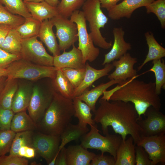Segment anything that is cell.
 <instances>
[{"mask_svg": "<svg viewBox=\"0 0 165 165\" xmlns=\"http://www.w3.org/2000/svg\"><path fill=\"white\" fill-rule=\"evenodd\" d=\"M99 103L93 119L95 123L101 124L103 134L105 135L108 134V127L111 126L123 141L130 135L136 145L141 139V134L138 114L134 105L120 101L109 102L101 99Z\"/></svg>", "mask_w": 165, "mask_h": 165, "instance_id": "obj_1", "label": "cell"}, {"mask_svg": "<svg viewBox=\"0 0 165 165\" xmlns=\"http://www.w3.org/2000/svg\"><path fill=\"white\" fill-rule=\"evenodd\" d=\"M136 77L123 81L113 89L106 90L101 99L132 103L140 119L150 106L160 110L161 103L156 90L155 83L146 82L135 79Z\"/></svg>", "mask_w": 165, "mask_h": 165, "instance_id": "obj_2", "label": "cell"}, {"mask_svg": "<svg viewBox=\"0 0 165 165\" xmlns=\"http://www.w3.org/2000/svg\"><path fill=\"white\" fill-rule=\"evenodd\" d=\"M75 110L72 99L55 93L40 122L38 130L43 133L60 135L72 120Z\"/></svg>", "mask_w": 165, "mask_h": 165, "instance_id": "obj_3", "label": "cell"}, {"mask_svg": "<svg viewBox=\"0 0 165 165\" xmlns=\"http://www.w3.org/2000/svg\"><path fill=\"white\" fill-rule=\"evenodd\" d=\"M82 8L85 18L89 22V33L94 44L104 49L110 48L112 46V41L107 42L100 31L107 23L108 18L101 10L99 1L86 0Z\"/></svg>", "mask_w": 165, "mask_h": 165, "instance_id": "obj_4", "label": "cell"}, {"mask_svg": "<svg viewBox=\"0 0 165 165\" xmlns=\"http://www.w3.org/2000/svg\"><path fill=\"white\" fill-rule=\"evenodd\" d=\"M8 79H24L36 80L43 78L54 79L58 68L37 64L22 58L11 63L7 68Z\"/></svg>", "mask_w": 165, "mask_h": 165, "instance_id": "obj_5", "label": "cell"}, {"mask_svg": "<svg viewBox=\"0 0 165 165\" xmlns=\"http://www.w3.org/2000/svg\"><path fill=\"white\" fill-rule=\"evenodd\" d=\"M90 127V131L82 137L80 145L86 149L100 150L101 154L108 152L116 160L117 150L122 141L121 136L108 133L104 136L99 133L96 124Z\"/></svg>", "mask_w": 165, "mask_h": 165, "instance_id": "obj_6", "label": "cell"}, {"mask_svg": "<svg viewBox=\"0 0 165 165\" xmlns=\"http://www.w3.org/2000/svg\"><path fill=\"white\" fill-rule=\"evenodd\" d=\"M70 17V20L77 25L79 41L78 48L82 52L83 63L86 64L87 61H94L99 56L100 51L99 48L94 46L91 36L87 32L86 20L82 11H75Z\"/></svg>", "mask_w": 165, "mask_h": 165, "instance_id": "obj_7", "label": "cell"}, {"mask_svg": "<svg viewBox=\"0 0 165 165\" xmlns=\"http://www.w3.org/2000/svg\"><path fill=\"white\" fill-rule=\"evenodd\" d=\"M38 37L23 39L20 52L22 58L37 64L53 66V56L48 53Z\"/></svg>", "mask_w": 165, "mask_h": 165, "instance_id": "obj_8", "label": "cell"}, {"mask_svg": "<svg viewBox=\"0 0 165 165\" xmlns=\"http://www.w3.org/2000/svg\"><path fill=\"white\" fill-rule=\"evenodd\" d=\"M50 20L56 27L60 50L68 49L78 40L77 25L68 18L59 14Z\"/></svg>", "mask_w": 165, "mask_h": 165, "instance_id": "obj_9", "label": "cell"}, {"mask_svg": "<svg viewBox=\"0 0 165 165\" xmlns=\"http://www.w3.org/2000/svg\"><path fill=\"white\" fill-rule=\"evenodd\" d=\"M60 135L46 134L39 131L34 132L32 147L36 154L42 157L48 164L60 151Z\"/></svg>", "mask_w": 165, "mask_h": 165, "instance_id": "obj_10", "label": "cell"}, {"mask_svg": "<svg viewBox=\"0 0 165 165\" xmlns=\"http://www.w3.org/2000/svg\"><path fill=\"white\" fill-rule=\"evenodd\" d=\"M145 119L139 120L141 135L150 136L165 134V115L152 107H148Z\"/></svg>", "mask_w": 165, "mask_h": 165, "instance_id": "obj_11", "label": "cell"}, {"mask_svg": "<svg viewBox=\"0 0 165 165\" xmlns=\"http://www.w3.org/2000/svg\"><path fill=\"white\" fill-rule=\"evenodd\" d=\"M165 134L145 136L141 135L136 145L142 147L148 153L152 165L165 163Z\"/></svg>", "mask_w": 165, "mask_h": 165, "instance_id": "obj_12", "label": "cell"}, {"mask_svg": "<svg viewBox=\"0 0 165 165\" xmlns=\"http://www.w3.org/2000/svg\"><path fill=\"white\" fill-rule=\"evenodd\" d=\"M55 93H45L36 86L33 88L27 108L29 115L37 125L41 120L52 101Z\"/></svg>", "mask_w": 165, "mask_h": 165, "instance_id": "obj_13", "label": "cell"}, {"mask_svg": "<svg viewBox=\"0 0 165 165\" xmlns=\"http://www.w3.org/2000/svg\"><path fill=\"white\" fill-rule=\"evenodd\" d=\"M118 60L112 61V64L115 67V69L108 75L110 80L124 81L137 77V71L134 68L138 61L137 58L132 57L130 53H127Z\"/></svg>", "mask_w": 165, "mask_h": 165, "instance_id": "obj_14", "label": "cell"}, {"mask_svg": "<svg viewBox=\"0 0 165 165\" xmlns=\"http://www.w3.org/2000/svg\"><path fill=\"white\" fill-rule=\"evenodd\" d=\"M114 41L110 51L105 55L103 65L118 60L131 49V45L126 42L124 36L125 32L122 27L115 28L112 31Z\"/></svg>", "mask_w": 165, "mask_h": 165, "instance_id": "obj_15", "label": "cell"}, {"mask_svg": "<svg viewBox=\"0 0 165 165\" xmlns=\"http://www.w3.org/2000/svg\"><path fill=\"white\" fill-rule=\"evenodd\" d=\"M86 72L84 78L79 86L75 89L72 99L78 97L96 80L104 76L108 75V73L114 68L112 64H105L104 68L101 69H96L86 63Z\"/></svg>", "mask_w": 165, "mask_h": 165, "instance_id": "obj_16", "label": "cell"}, {"mask_svg": "<svg viewBox=\"0 0 165 165\" xmlns=\"http://www.w3.org/2000/svg\"><path fill=\"white\" fill-rule=\"evenodd\" d=\"M72 46L70 51L64 50L61 54L53 56V66L58 69L64 68L79 69L86 67L81 51L74 44Z\"/></svg>", "mask_w": 165, "mask_h": 165, "instance_id": "obj_17", "label": "cell"}, {"mask_svg": "<svg viewBox=\"0 0 165 165\" xmlns=\"http://www.w3.org/2000/svg\"><path fill=\"white\" fill-rule=\"evenodd\" d=\"M155 0H123L108 11V16L113 20H119L123 17L130 18L137 9L145 6Z\"/></svg>", "mask_w": 165, "mask_h": 165, "instance_id": "obj_18", "label": "cell"}, {"mask_svg": "<svg viewBox=\"0 0 165 165\" xmlns=\"http://www.w3.org/2000/svg\"><path fill=\"white\" fill-rule=\"evenodd\" d=\"M67 165H90L96 155L80 145H71L66 148Z\"/></svg>", "mask_w": 165, "mask_h": 165, "instance_id": "obj_19", "label": "cell"}, {"mask_svg": "<svg viewBox=\"0 0 165 165\" xmlns=\"http://www.w3.org/2000/svg\"><path fill=\"white\" fill-rule=\"evenodd\" d=\"M53 25L50 20L43 21L41 23L38 37L47 47L53 56L61 54L56 37L53 29Z\"/></svg>", "mask_w": 165, "mask_h": 165, "instance_id": "obj_20", "label": "cell"}, {"mask_svg": "<svg viewBox=\"0 0 165 165\" xmlns=\"http://www.w3.org/2000/svg\"><path fill=\"white\" fill-rule=\"evenodd\" d=\"M135 145L131 136L122 140L117 151L115 165H135Z\"/></svg>", "mask_w": 165, "mask_h": 165, "instance_id": "obj_21", "label": "cell"}, {"mask_svg": "<svg viewBox=\"0 0 165 165\" xmlns=\"http://www.w3.org/2000/svg\"><path fill=\"white\" fill-rule=\"evenodd\" d=\"M32 17L42 22L59 14L56 7L51 6L45 1L39 2H25Z\"/></svg>", "mask_w": 165, "mask_h": 165, "instance_id": "obj_22", "label": "cell"}, {"mask_svg": "<svg viewBox=\"0 0 165 165\" xmlns=\"http://www.w3.org/2000/svg\"><path fill=\"white\" fill-rule=\"evenodd\" d=\"M122 81L120 80H110L109 82L101 83L91 90H86L77 97L88 105L91 111L94 113L96 110V103L104 92L110 87L120 83Z\"/></svg>", "mask_w": 165, "mask_h": 165, "instance_id": "obj_23", "label": "cell"}, {"mask_svg": "<svg viewBox=\"0 0 165 165\" xmlns=\"http://www.w3.org/2000/svg\"><path fill=\"white\" fill-rule=\"evenodd\" d=\"M148 50L146 57L141 65L138 68L140 71L148 62L156 60L161 59L165 57V49L160 45L155 38L153 34L148 31L145 34Z\"/></svg>", "mask_w": 165, "mask_h": 165, "instance_id": "obj_24", "label": "cell"}, {"mask_svg": "<svg viewBox=\"0 0 165 165\" xmlns=\"http://www.w3.org/2000/svg\"><path fill=\"white\" fill-rule=\"evenodd\" d=\"M12 119L10 130L16 133L38 129L37 125L28 115L25 110L15 113Z\"/></svg>", "mask_w": 165, "mask_h": 165, "instance_id": "obj_25", "label": "cell"}, {"mask_svg": "<svg viewBox=\"0 0 165 165\" xmlns=\"http://www.w3.org/2000/svg\"><path fill=\"white\" fill-rule=\"evenodd\" d=\"M32 90L26 86H20L13 98L12 110L15 113L25 110L28 108L31 99Z\"/></svg>", "mask_w": 165, "mask_h": 165, "instance_id": "obj_26", "label": "cell"}, {"mask_svg": "<svg viewBox=\"0 0 165 165\" xmlns=\"http://www.w3.org/2000/svg\"><path fill=\"white\" fill-rule=\"evenodd\" d=\"M72 100L75 110L74 116L78 119V124L83 127H86L88 124L90 126L95 124L88 105L77 97Z\"/></svg>", "mask_w": 165, "mask_h": 165, "instance_id": "obj_27", "label": "cell"}, {"mask_svg": "<svg viewBox=\"0 0 165 165\" xmlns=\"http://www.w3.org/2000/svg\"><path fill=\"white\" fill-rule=\"evenodd\" d=\"M89 130L87 126H82L78 123L76 125L69 123L60 135L61 142L59 151L65 147L68 143L72 141L78 140Z\"/></svg>", "mask_w": 165, "mask_h": 165, "instance_id": "obj_28", "label": "cell"}, {"mask_svg": "<svg viewBox=\"0 0 165 165\" xmlns=\"http://www.w3.org/2000/svg\"><path fill=\"white\" fill-rule=\"evenodd\" d=\"M23 39L16 28L10 29L0 47L8 53L20 54Z\"/></svg>", "mask_w": 165, "mask_h": 165, "instance_id": "obj_29", "label": "cell"}, {"mask_svg": "<svg viewBox=\"0 0 165 165\" xmlns=\"http://www.w3.org/2000/svg\"><path fill=\"white\" fill-rule=\"evenodd\" d=\"M41 23L32 16L25 19L24 22L16 29L23 39L38 37Z\"/></svg>", "mask_w": 165, "mask_h": 165, "instance_id": "obj_30", "label": "cell"}, {"mask_svg": "<svg viewBox=\"0 0 165 165\" xmlns=\"http://www.w3.org/2000/svg\"><path fill=\"white\" fill-rule=\"evenodd\" d=\"M34 132V130H27L16 133L12 143L9 155L18 156V152L20 147L25 145L32 147Z\"/></svg>", "mask_w": 165, "mask_h": 165, "instance_id": "obj_31", "label": "cell"}, {"mask_svg": "<svg viewBox=\"0 0 165 165\" xmlns=\"http://www.w3.org/2000/svg\"><path fill=\"white\" fill-rule=\"evenodd\" d=\"M53 79L59 93L65 98L72 99L75 89L60 69L57 70L56 77Z\"/></svg>", "mask_w": 165, "mask_h": 165, "instance_id": "obj_32", "label": "cell"}, {"mask_svg": "<svg viewBox=\"0 0 165 165\" xmlns=\"http://www.w3.org/2000/svg\"><path fill=\"white\" fill-rule=\"evenodd\" d=\"M153 66L149 70L155 74V89L159 95L161 93L162 89L165 88V63L163 59H159L152 61Z\"/></svg>", "mask_w": 165, "mask_h": 165, "instance_id": "obj_33", "label": "cell"}, {"mask_svg": "<svg viewBox=\"0 0 165 165\" xmlns=\"http://www.w3.org/2000/svg\"><path fill=\"white\" fill-rule=\"evenodd\" d=\"M25 21L24 18L12 13L0 3V25L8 27L11 29L16 28Z\"/></svg>", "mask_w": 165, "mask_h": 165, "instance_id": "obj_34", "label": "cell"}, {"mask_svg": "<svg viewBox=\"0 0 165 165\" xmlns=\"http://www.w3.org/2000/svg\"><path fill=\"white\" fill-rule=\"evenodd\" d=\"M15 79H8L4 89L0 93V105L3 108L12 109L14 96L18 87Z\"/></svg>", "mask_w": 165, "mask_h": 165, "instance_id": "obj_35", "label": "cell"}, {"mask_svg": "<svg viewBox=\"0 0 165 165\" xmlns=\"http://www.w3.org/2000/svg\"><path fill=\"white\" fill-rule=\"evenodd\" d=\"M0 3L13 14L25 19L32 17L23 0H0Z\"/></svg>", "mask_w": 165, "mask_h": 165, "instance_id": "obj_36", "label": "cell"}, {"mask_svg": "<svg viewBox=\"0 0 165 165\" xmlns=\"http://www.w3.org/2000/svg\"><path fill=\"white\" fill-rule=\"evenodd\" d=\"M86 0H61L57 7L59 14L70 17L72 13L82 7Z\"/></svg>", "mask_w": 165, "mask_h": 165, "instance_id": "obj_37", "label": "cell"}, {"mask_svg": "<svg viewBox=\"0 0 165 165\" xmlns=\"http://www.w3.org/2000/svg\"><path fill=\"white\" fill-rule=\"evenodd\" d=\"M148 14H154L160 21L161 27L165 28V0H156L145 6Z\"/></svg>", "mask_w": 165, "mask_h": 165, "instance_id": "obj_38", "label": "cell"}, {"mask_svg": "<svg viewBox=\"0 0 165 165\" xmlns=\"http://www.w3.org/2000/svg\"><path fill=\"white\" fill-rule=\"evenodd\" d=\"M60 69L74 89L78 87L81 83L86 72V67L79 69L64 68Z\"/></svg>", "mask_w": 165, "mask_h": 165, "instance_id": "obj_39", "label": "cell"}, {"mask_svg": "<svg viewBox=\"0 0 165 165\" xmlns=\"http://www.w3.org/2000/svg\"><path fill=\"white\" fill-rule=\"evenodd\" d=\"M16 134L11 130H0V156L9 152Z\"/></svg>", "mask_w": 165, "mask_h": 165, "instance_id": "obj_40", "label": "cell"}, {"mask_svg": "<svg viewBox=\"0 0 165 165\" xmlns=\"http://www.w3.org/2000/svg\"><path fill=\"white\" fill-rule=\"evenodd\" d=\"M14 114L12 109L5 108L0 105V130H10L11 121Z\"/></svg>", "mask_w": 165, "mask_h": 165, "instance_id": "obj_41", "label": "cell"}, {"mask_svg": "<svg viewBox=\"0 0 165 165\" xmlns=\"http://www.w3.org/2000/svg\"><path fill=\"white\" fill-rule=\"evenodd\" d=\"M28 161L25 158L17 156H0V165H28Z\"/></svg>", "mask_w": 165, "mask_h": 165, "instance_id": "obj_42", "label": "cell"}, {"mask_svg": "<svg viewBox=\"0 0 165 165\" xmlns=\"http://www.w3.org/2000/svg\"><path fill=\"white\" fill-rule=\"evenodd\" d=\"M21 58L20 54L8 53L0 47V67L6 68L12 63Z\"/></svg>", "mask_w": 165, "mask_h": 165, "instance_id": "obj_43", "label": "cell"}, {"mask_svg": "<svg viewBox=\"0 0 165 165\" xmlns=\"http://www.w3.org/2000/svg\"><path fill=\"white\" fill-rule=\"evenodd\" d=\"M135 150V165H152L148 154L142 147L136 145Z\"/></svg>", "mask_w": 165, "mask_h": 165, "instance_id": "obj_44", "label": "cell"}, {"mask_svg": "<svg viewBox=\"0 0 165 165\" xmlns=\"http://www.w3.org/2000/svg\"><path fill=\"white\" fill-rule=\"evenodd\" d=\"M115 160L112 156L104 154L96 155L91 160L90 165H115Z\"/></svg>", "mask_w": 165, "mask_h": 165, "instance_id": "obj_45", "label": "cell"}, {"mask_svg": "<svg viewBox=\"0 0 165 165\" xmlns=\"http://www.w3.org/2000/svg\"><path fill=\"white\" fill-rule=\"evenodd\" d=\"M55 165H67L66 148L65 147L60 150L57 157Z\"/></svg>", "mask_w": 165, "mask_h": 165, "instance_id": "obj_46", "label": "cell"}, {"mask_svg": "<svg viewBox=\"0 0 165 165\" xmlns=\"http://www.w3.org/2000/svg\"><path fill=\"white\" fill-rule=\"evenodd\" d=\"M98 0L100 3L101 7L105 8L108 11L115 6L119 1L122 0Z\"/></svg>", "mask_w": 165, "mask_h": 165, "instance_id": "obj_47", "label": "cell"}, {"mask_svg": "<svg viewBox=\"0 0 165 165\" xmlns=\"http://www.w3.org/2000/svg\"><path fill=\"white\" fill-rule=\"evenodd\" d=\"M9 27L0 25V46L4 42L6 37L10 29Z\"/></svg>", "mask_w": 165, "mask_h": 165, "instance_id": "obj_48", "label": "cell"}, {"mask_svg": "<svg viewBox=\"0 0 165 165\" xmlns=\"http://www.w3.org/2000/svg\"><path fill=\"white\" fill-rule=\"evenodd\" d=\"M36 154L35 150L33 147L28 145L26 146L25 158H33L35 156Z\"/></svg>", "mask_w": 165, "mask_h": 165, "instance_id": "obj_49", "label": "cell"}, {"mask_svg": "<svg viewBox=\"0 0 165 165\" xmlns=\"http://www.w3.org/2000/svg\"><path fill=\"white\" fill-rule=\"evenodd\" d=\"M44 1L51 6L56 7L60 2L59 0H44Z\"/></svg>", "mask_w": 165, "mask_h": 165, "instance_id": "obj_50", "label": "cell"}, {"mask_svg": "<svg viewBox=\"0 0 165 165\" xmlns=\"http://www.w3.org/2000/svg\"><path fill=\"white\" fill-rule=\"evenodd\" d=\"M8 70L6 68L0 67V78L5 76H7Z\"/></svg>", "mask_w": 165, "mask_h": 165, "instance_id": "obj_51", "label": "cell"}, {"mask_svg": "<svg viewBox=\"0 0 165 165\" xmlns=\"http://www.w3.org/2000/svg\"><path fill=\"white\" fill-rule=\"evenodd\" d=\"M59 152H58L53 158L52 159L51 161L48 164V165H54L55 164L56 162L57 159V156L59 154Z\"/></svg>", "mask_w": 165, "mask_h": 165, "instance_id": "obj_52", "label": "cell"}, {"mask_svg": "<svg viewBox=\"0 0 165 165\" xmlns=\"http://www.w3.org/2000/svg\"><path fill=\"white\" fill-rule=\"evenodd\" d=\"M24 3L27 2H39L44 0H23Z\"/></svg>", "mask_w": 165, "mask_h": 165, "instance_id": "obj_53", "label": "cell"}, {"mask_svg": "<svg viewBox=\"0 0 165 165\" xmlns=\"http://www.w3.org/2000/svg\"></svg>", "mask_w": 165, "mask_h": 165, "instance_id": "obj_54", "label": "cell"}]
</instances>
